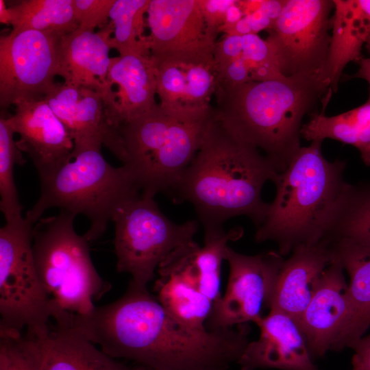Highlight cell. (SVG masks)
I'll use <instances>...</instances> for the list:
<instances>
[{
    "instance_id": "cell-25",
    "label": "cell",
    "mask_w": 370,
    "mask_h": 370,
    "mask_svg": "<svg viewBox=\"0 0 370 370\" xmlns=\"http://www.w3.org/2000/svg\"><path fill=\"white\" fill-rule=\"evenodd\" d=\"M332 34L321 79L332 95L345 66L359 62L362 47L370 37V0H333Z\"/></svg>"
},
{
    "instance_id": "cell-4",
    "label": "cell",
    "mask_w": 370,
    "mask_h": 370,
    "mask_svg": "<svg viewBox=\"0 0 370 370\" xmlns=\"http://www.w3.org/2000/svg\"><path fill=\"white\" fill-rule=\"evenodd\" d=\"M322 143L301 147L279 173L273 182L275 198L256 228V241L274 242L283 256L323 238L336 206L351 185L343 177L346 162L327 160Z\"/></svg>"
},
{
    "instance_id": "cell-1",
    "label": "cell",
    "mask_w": 370,
    "mask_h": 370,
    "mask_svg": "<svg viewBox=\"0 0 370 370\" xmlns=\"http://www.w3.org/2000/svg\"><path fill=\"white\" fill-rule=\"evenodd\" d=\"M82 334L113 358L154 370H228L249 343L248 323L200 330L173 317L131 281L119 299L79 319Z\"/></svg>"
},
{
    "instance_id": "cell-5",
    "label": "cell",
    "mask_w": 370,
    "mask_h": 370,
    "mask_svg": "<svg viewBox=\"0 0 370 370\" xmlns=\"http://www.w3.org/2000/svg\"><path fill=\"white\" fill-rule=\"evenodd\" d=\"M101 150L75 153L73 161L40 178L39 198L25 219L35 224L45 210L58 208L87 217L90 225L84 236L88 242L99 239L117 208L140 193L127 169L112 166Z\"/></svg>"
},
{
    "instance_id": "cell-41",
    "label": "cell",
    "mask_w": 370,
    "mask_h": 370,
    "mask_svg": "<svg viewBox=\"0 0 370 370\" xmlns=\"http://www.w3.org/2000/svg\"><path fill=\"white\" fill-rule=\"evenodd\" d=\"M352 370H362L359 368H357V367H353V369Z\"/></svg>"
},
{
    "instance_id": "cell-36",
    "label": "cell",
    "mask_w": 370,
    "mask_h": 370,
    "mask_svg": "<svg viewBox=\"0 0 370 370\" xmlns=\"http://www.w3.org/2000/svg\"><path fill=\"white\" fill-rule=\"evenodd\" d=\"M351 348L354 351L352 357L353 367L370 370V334L360 338Z\"/></svg>"
},
{
    "instance_id": "cell-35",
    "label": "cell",
    "mask_w": 370,
    "mask_h": 370,
    "mask_svg": "<svg viewBox=\"0 0 370 370\" xmlns=\"http://www.w3.org/2000/svg\"><path fill=\"white\" fill-rule=\"evenodd\" d=\"M234 1L235 0H199L208 29L215 38L225 23L227 10Z\"/></svg>"
},
{
    "instance_id": "cell-20",
    "label": "cell",
    "mask_w": 370,
    "mask_h": 370,
    "mask_svg": "<svg viewBox=\"0 0 370 370\" xmlns=\"http://www.w3.org/2000/svg\"><path fill=\"white\" fill-rule=\"evenodd\" d=\"M198 244L194 241L171 253L158 268L154 284L156 299L173 317L195 328L207 329L206 323L213 302L200 290L193 262Z\"/></svg>"
},
{
    "instance_id": "cell-14",
    "label": "cell",
    "mask_w": 370,
    "mask_h": 370,
    "mask_svg": "<svg viewBox=\"0 0 370 370\" xmlns=\"http://www.w3.org/2000/svg\"><path fill=\"white\" fill-rule=\"evenodd\" d=\"M153 60L162 108L188 116L212 111L210 100L219 85L214 51Z\"/></svg>"
},
{
    "instance_id": "cell-19",
    "label": "cell",
    "mask_w": 370,
    "mask_h": 370,
    "mask_svg": "<svg viewBox=\"0 0 370 370\" xmlns=\"http://www.w3.org/2000/svg\"><path fill=\"white\" fill-rule=\"evenodd\" d=\"M256 324L260 337L249 341L237 364L241 370L278 369L319 370L312 360L298 322L287 314L270 310Z\"/></svg>"
},
{
    "instance_id": "cell-13",
    "label": "cell",
    "mask_w": 370,
    "mask_h": 370,
    "mask_svg": "<svg viewBox=\"0 0 370 370\" xmlns=\"http://www.w3.org/2000/svg\"><path fill=\"white\" fill-rule=\"evenodd\" d=\"M44 98L73 138V156L86 149H101L103 145L124 163L126 151L123 137L110 124L99 92L54 83Z\"/></svg>"
},
{
    "instance_id": "cell-16",
    "label": "cell",
    "mask_w": 370,
    "mask_h": 370,
    "mask_svg": "<svg viewBox=\"0 0 370 370\" xmlns=\"http://www.w3.org/2000/svg\"><path fill=\"white\" fill-rule=\"evenodd\" d=\"M147 24L154 59L214 51L199 0H150Z\"/></svg>"
},
{
    "instance_id": "cell-11",
    "label": "cell",
    "mask_w": 370,
    "mask_h": 370,
    "mask_svg": "<svg viewBox=\"0 0 370 370\" xmlns=\"http://www.w3.org/2000/svg\"><path fill=\"white\" fill-rule=\"evenodd\" d=\"M62 35L12 29L0 36V106L44 97L59 75Z\"/></svg>"
},
{
    "instance_id": "cell-40",
    "label": "cell",
    "mask_w": 370,
    "mask_h": 370,
    "mask_svg": "<svg viewBox=\"0 0 370 370\" xmlns=\"http://www.w3.org/2000/svg\"><path fill=\"white\" fill-rule=\"evenodd\" d=\"M134 370H154V369L146 368V367H141V366H138V367H135Z\"/></svg>"
},
{
    "instance_id": "cell-21",
    "label": "cell",
    "mask_w": 370,
    "mask_h": 370,
    "mask_svg": "<svg viewBox=\"0 0 370 370\" xmlns=\"http://www.w3.org/2000/svg\"><path fill=\"white\" fill-rule=\"evenodd\" d=\"M284 260L268 304L297 322L315 293L333 257L327 243L297 247Z\"/></svg>"
},
{
    "instance_id": "cell-10",
    "label": "cell",
    "mask_w": 370,
    "mask_h": 370,
    "mask_svg": "<svg viewBox=\"0 0 370 370\" xmlns=\"http://www.w3.org/2000/svg\"><path fill=\"white\" fill-rule=\"evenodd\" d=\"M333 8V0H284L265 39L283 75L321 77L331 40Z\"/></svg>"
},
{
    "instance_id": "cell-7",
    "label": "cell",
    "mask_w": 370,
    "mask_h": 370,
    "mask_svg": "<svg viewBox=\"0 0 370 370\" xmlns=\"http://www.w3.org/2000/svg\"><path fill=\"white\" fill-rule=\"evenodd\" d=\"M75 217L60 210L41 217L33 228L32 250L40 280L55 304L73 314H86L110 284L96 270L88 241L76 232Z\"/></svg>"
},
{
    "instance_id": "cell-18",
    "label": "cell",
    "mask_w": 370,
    "mask_h": 370,
    "mask_svg": "<svg viewBox=\"0 0 370 370\" xmlns=\"http://www.w3.org/2000/svg\"><path fill=\"white\" fill-rule=\"evenodd\" d=\"M103 100L108 120L118 130L158 106L156 65L151 55L111 58Z\"/></svg>"
},
{
    "instance_id": "cell-26",
    "label": "cell",
    "mask_w": 370,
    "mask_h": 370,
    "mask_svg": "<svg viewBox=\"0 0 370 370\" xmlns=\"http://www.w3.org/2000/svg\"><path fill=\"white\" fill-rule=\"evenodd\" d=\"M349 278L351 317L338 350L351 347L370 327V247L346 239L327 242Z\"/></svg>"
},
{
    "instance_id": "cell-34",
    "label": "cell",
    "mask_w": 370,
    "mask_h": 370,
    "mask_svg": "<svg viewBox=\"0 0 370 370\" xmlns=\"http://www.w3.org/2000/svg\"><path fill=\"white\" fill-rule=\"evenodd\" d=\"M114 0H73L75 19L80 30L95 32L110 22V13Z\"/></svg>"
},
{
    "instance_id": "cell-38",
    "label": "cell",
    "mask_w": 370,
    "mask_h": 370,
    "mask_svg": "<svg viewBox=\"0 0 370 370\" xmlns=\"http://www.w3.org/2000/svg\"><path fill=\"white\" fill-rule=\"evenodd\" d=\"M360 68L356 73H355L353 76L350 77L349 78L352 77H357V78H361L363 79H365L369 84V88H370V58H362L360 62ZM370 99V93H369V97Z\"/></svg>"
},
{
    "instance_id": "cell-9",
    "label": "cell",
    "mask_w": 370,
    "mask_h": 370,
    "mask_svg": "<svg viewBox=\"0 0 370 370\" xmlns=\"http://www.w3.org/2000/svg\"><path fill=\"white\" fill-rule=\"evenodd\" d=\"M112 221L116 270L129 273L130 281L143 288L171 253L195 241L199 227L194 219L173 222L160 210L153 196L142 193L121 205Z\"/></svg>"
},
{
    "instance_id": "cell-27",
    "label": "cell",
    "mask_w": 370,
    "mask_h": 370,
    "mask_svg": "<svg viewBox=\"0 0 370 370\" xmlns=\"http://www.w3.org/2000/svg\"><path fill=\"white\" fill-rule=\"evenodd\" d=\"M301 136L309 141L331 138L356 147L363 162L370 166V99L340 114L328 116L324 110L310 115Z\"/></svg>"
},
{
    "instance_id": "cell-29",
    "label": "cell",
    "mask_w": 370,
    "mask_h": 370,
    "mask_svg": "<svg viewBox=\"0 0 370 370\" xmlns=\"http://www.w3.org/2000/svg\"><path fill=\"white\" fill-rule=\"evenodd\" d=\"M14 30L34 29L66 35L75 31L73 0H22L8 6Z\"/></svg>"
},
{
    "instance_id": "cell-2",
    "label": "cell",
    "mask_w": 370,
    "mask_h": 370,
    "mask_svg": "<svg viewBox=\"0 0 370 370\" xmlns=\"http://www.w3.org/2000/svg\"><path fill=\"white\" fill-rule=\"evenodd\" d=\"M278 174L266 156L212 116L197 154L169 193L195 208L204 234L224 230V223L237 216L248 217L257 228L269 205L262 198V188Z\"/></svg>"
},
{
    "instance_id": "cell-8",
    "label": "cell",
    "mask_w": 370,
    "mask_h": 370,
    "mask_svg": "<svg viewBox=\"0 0 370 370\" xmlns=\"http://www.w3.org/2000/svg\"><path fill=\"white\" fill-rule=\"evenodd\" d=\"M34 224L25 217L0 229V333L36 338L51 328L54 302L38 276L32 250Z\"/></svg>"
},
{
    "instance_id": "cell-42",
    "label": "cell",
    "mask_w": 370,
    "mask_h": 370,
    "mask_svg": "<svg viewBox=\"0 0 370 370\" xmlns=\"http://www.w3.org/2000/svg\"><path fill=\"white\" fill-rule=\"evenodd\" d=\"M367 44H368L369 47H370V37H369V40L367 41Z\"/></svg>"
},
{
    "instance_id": "cell-30",
    "label": "cell",
    "mask_w": 370,
    "mask_h": 370,
    "mask_svg": "<svg viewBox=\"0 0 370 370\" xmlns=\"http://www.w3.org/2000/svg\"><path fill=\"white\" fill-rule=\"evenodd\" d=\"M149 3L150 0H114L110 13L114 32L109 43L119 56L151 55L149 36L145 34Z\"/></svg>"
},
{
    "instance_id": "cell-6",
    "label": "cell",
    "mask_w": 370,
    "mask_h": 370,
    "mask_svg": "<svg viewBox=\"0 0 370 370\" xmlns=\"http://www.w3.org/2000/svg\"><path fill=\"white\" fill-rule=\"evenodd\" d=\"M212 112L187 116L162 108L121 125L123 164L143 194L169 193L197 154Z\"/></svg>"
},
{
    "instance_id": "cell-24",
    "label": "cell",
    "mask_w": 370,
    "mask_h": 370,
    "mask_svg": "<svg viewBox=\"0 0 370 370\" xmlns=\"http://www.w3.org/2000/svg\"><path fill=\"white\" fill-rule=\"evenodd\" d=\"M214 57L219 73L218 90L283 75L272 47L258 34L223 35L215 43Z\"/></svg>"
},
{
    "instance_id": "cell-3",
    "label": "cell",
    "mask_w": 370,
    "mask_h": 370,
    "mask_svg": "<svg viewBox=\"0 0 370 370\" xmlns=\"http://www.w3.org/2000/svg\"><path fill=\"white\" fill-rule=\"evenodd\" d=\"M332 95L319 76L293 75L219 89L213 119L283 171L301 147L304 117Z\"/></svg>"
},
{
    "instance_id": "cell-23",
    "label": "cell",
    "mask_w": 370,
    "mask_h": 370,
    "mask_svg": "<svg viewBox=\"0 0 370 370\" xmlns=\"http://www.w3.org/2000/svg\"><path fill=\"white\" fill-rule=\"evenodd\" d=\"M71 312L56 317L49 333L36 338L41 370H134L106 354L74 328Z\"/></svg>"
},
{
    "instance_id": "cell-22",
    "label": "cell",
    "mask_w": 370,
    "mask_h": 370,
    "mask_svg": "<svg viewBox=\"0 0 370 370\" xmlns=\"http://www.w3.org/2000/svg\"><path fill=\"white\" fill-rule=\"evenodd\" d=\"M114 32L110 21L97 32L75 31L62 36L59 75L66 84L99 92L108 90V73L111 58L109 40Z\"/></svg>"
},
{
    "instance_id": "cell-15",
    "label": "cell",
    "mask_w": 370,
    "mask_h": 370,
    "mask_svg": "<svg viewBox=\"0 0 370 370\" xmlns=\"http://www.w3.org/2000/svg\"><path fill=\"white\" fill-rule=\"evenodd\" d=\"M14 107L8 123L20 136L18 147L31 159L40 178L71 161L73 138L44 97L21 101Z\"/></svg>"
},
{
    "instance_id": "cell-12",
    "label": "cell",
    "mask_w": 370,
    "mask_h": 370,
    "mask_svg": "<svg viewBox=\"0 0 370 370\" xmlns=\"http://www.w3.org/2000/svg\"><path fill=\"white\" fill-rule=\"evenodd\" d=\"M230 273L223 296L213 304L206 327L218 330L249 322L256 323L263 306L270 301L276 280L284 261L278 251L249 256L230 247L225 252Z\"/></svg>"
},
{
    "instance_id": "cell-28",
    "label": "cell",
    "mask_w": 370,
    "mask_h": 370,
    "mask_svg": "<svg viewBox=\"0 0 370 370\" xmlns=\"http://www.w3.org/2000/svg\"><path fill=\"white\" fill-rule=\"evenodd\" d=\"M339 239L370 247V185L351 184L336 206L321 241Z\"/></svg>"
},
{
    "instance_id": "cell-39",
    "label": "cell",
    "mask_w": 370,
    "mask_h": 370,
    "mask_svg": "<svg viewBox=\"0 0 370 370\" xmlns=\"http://www.w3.org/2000/svg\"><path fill=\"white\" fill-rule=\"evenodd\" d=\"M0 22L10 25V12L4 0H0Z\"/></svg>"
},
{
    "instance_id": "cell-31",
    "label": "cell",
    "mask_w": 370,
    "mask_h": 370,
    "mask_svg": "<svg viewBox=\"0 0 370 370\" xmlns=\"http://www.w3.org/2000/svg\"><path fill=\"white\" fill-rule=\"evenodd\" d=\"M243 234V230L239 227L204 234V245H198L194 251L193 262L200 290L213 304L221 297V268L228 243L240 239Z\"/></svg>"
},
{
    "instance_id": "cell-37",
    "label": "cell",
    "mask_w": 370,
    "mask_h": 370,
    "mask_svg": "<svg viewBox=\"0 0 370 370\" xmlns=\"http://www.w3.org/2000/svg\"><path fill=\"white\" fill-rule=\"evenodd\" d=\"M244 16V14L238 4V0H235L227 10L225 23L219 29V33L223 34L231 28L236 23Z\"/></svg>"
},
{
    "instance_id": "cell-32",
    "label": "cell",
    "mask_w": 370,
    "mask_h": 370,
    "mask_svg": "<svg viewBox=\"0 0 370 370\" xmlns=\"http://www.w3.org/2000/svg\"><path fill=\"white\" fill-rule=\"evenodd\" d=\"M14 132L7 117L0 118V208L6 222L22 217V205L18 199L14 178L16 164H23L25 160L14 139Z\"/></svg>"
},
{
    "instance_id": "cell-33",
    "label": "cell",
    "mask_w": 370,
    "mask_h": 370,
    "mask_svg": "<svg viewBox=\"0 0 370 370\" xmlns=\"http://www.w3.org/2000/svg\"><path fill=\"white\" fill-rule=\"evenodd\" d=\"M0 370H41L36 338L25 332L0 334Z\"/></svg>"
},
{
    "instance_id": "cell-17",
    "label": "cell",
    "mask_w": 370,
    "mask_h": 370,
    "mask_svg": "<svg viewBox=\"0 0 370 370\" xmlns=\"http://www.w3.org/2000/svg\"><path fill=\"white\" fill-rule=\"evenodd\" d=\"M351 306L344 269L333 259L325 269L317 288L298 323L312 357L338 351L348 328Z\"/></svg>"
}]
</instances>
